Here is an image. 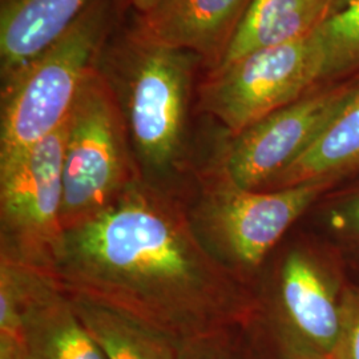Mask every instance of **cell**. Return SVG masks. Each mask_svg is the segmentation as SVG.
Wrapping results in <instances>:
<instances>
[{"label":"cell","mask_w":359,"mask_h":359,"mask_svg":"<svg viewBox=\"0 0 359 359\" xmlns=\"http://www.w3.org/2000/svg\"><path fill=\"white\" fill-rule=\"evenodd\" d=\"M338 218L345 228L359 233V197L353 200Z\"/></svg>","instance_id":"21"},{"label":"cell","mask_w":359,"mask_h":359,"mask_svg":"<svg viewBox=\"0 0 359 359\" xmlns=\"http://www.w3.org/2000/svg\"><path fill=\"white\" fill-rule=\"evenodd\" d=\"M96 68L115 93L142 179L165 188V181L188 163L203 59L139 36L126 19L107 41Z\"/></svg>","instance_id":"2"},{"label":"cell","mask_w":359,"mask_h":359,"mask_svg":"<svg viewBox=\"0 0 359 359\" xmlns=\"http://www.w3.org/2000/svg\"><path fill=\"white\" fill-rule=\"evenodd\" d=\"M163 1L164 0H128L129 8L135 10L136 13H148L158 4H161Z\"/></svg>","instance_id":"22"},{"label":"cell","mask_w":359,"mask_h":359,"mask_svg":"<svg viewBox=\"0 0 359 359\" xmlns=\"http://www.w3.org/2000/svg\"><path fill=\"white\" fill-rule=\"evenodd\" d=\"M322 52L321 83L359 75V0L332 13L316 31Z\"/></svg>","instance_id":"16"},{"label":"cell","mask_w":359,"mask_h":359,"mask_svg":"<svg viewBox=\"0 0 359 359\" xmlns=\"http://www.w3.org/2000/svg\"><path fill=\"white\" fill-rule=\"evenodd\" d=\"M278 299L285 359L306 355L334 359L344 329V313L304 253L294 250L285 258Z\"/></svg>","instance_id":"10"},{"label":"cell","mask_w":359,"mask_h":359,"mask_svg":"<svg viewBox=\"0 0 359 359\" xmlns=\"http://www.w3.org/2000/svg\"><path fill=\"white\" fill-rule=\"evenodd\" d=\"M128 0H97L47 48L0 80V165L60 128Z\"/></svg>","instance_id":"3"},{"label":"cell","mask_w":359,"mask_h":359,"mask_svg":"<svg viewBox=\"0 0 359 359\" xmlns=\"http://www.w3.org/2000/svg\"><path fill=\"white\" fill-rule=\"evenodd\" d=\"M140 177L115 93L95 67L68 117L62 205L65 231L102 212Z\"/></svg>","instance_id":"4"},{"label":"cell","mask_w":359,"mask_h":359,"mask_svg":"<svg viewBox=\"0 0 359 359\" xmlns=\"http://www.w3.org/2000/svg\"><path fill=\"white\" fill-rule=\"evenodd\" d=\"M189 216L197 237L218 262L255 269L327 182H308L270 192L246 191L218 172Z\"/></svg>","instance_id":"7"},{"label":"cell","mask_w":359,"mask_h":359,"mask_svg":"<svg viewBox=\"0 0 359 359\" xmlns=\"http://www.w3.org/2000/svg\"><path fill=\"white\" fill-rule=\"evenodd\" d=\"M321 74V47L314 32L203 71L196 109L236 136L322 84Z\"/></svg>","instance_id":"5"},{"label":"cell","mask_w":359,"mask_h":359,"mask_svg":"<svg viewBox=\"0 0 359 359\" xmlns=\"http://www.w3.org/2000/svg\"><path fill=\"white\" fill-rule=\"evenodd\" d=\"M25 269L22 342L26 359H108L51 277Z\"/></svg>","instance_id":"11"},{"label":"cell","mask_w":359,"mask_h":359,"mask_svg":"<svg viewBox=\"0 0 359 359\" xmlns=\"http://www.w3.org/2000/svg\"><path fill=\"white\" fill-rule=\"evenodd\" d=\"M297 359H332L326 358V357H321V355H306V357H301V358Z\"/></svg>","instance_id":"24"},{"label":"cell","mask_w":359,"mask_h":359,"mask_svg":"<svg viewBox=\"0 0 359 359\" xmlns=\"http://www.w3.org/2000/svg\"><path fill=\"white\" fill-rule=\"evenodd\" d=\"M253 0H164L154 10L133 13L128 26L161 46L193 52L204 71L219 67Z\"/></svg>","instance_id":"9"},{"label":"cell","mask_w":359,"mask_h":359,"mask_svg":"<svg viewBox=\"0 0 359 359\" xmlns=\"http://www.w3.org/2000/svg\"><path fill=\"white\" fill-rule=\"evenodd\" d=\"M334 359H359V309L344 313V329Z\"/></svg>","instance_id":"19"},{"label":"cell","mask_w":359,"mask_h":359,"mask_svg":"<svg viewBox=\"0 0 359 359\" xmlns=\"http://www.w3.org/2000/svg\"><path fill=\"white\" fill-rule=\"evenodd\" d=\"M359 168V87L341 112L293 164L268 185L271 191L332 182Z\"/></svg>","instance_id":"14"},{"label":"cell","mask_w":359,"mask_h":359,"mask_svg":"<svg viewBox=\"0 0 359 359\" xmlns=\"http://www.w3.org/2000/svg\"><path fill=\"white\" fill-rule=\"evenodd\" d=\"M97 0H0V80L60 38Z\"/></svg>","instance_id":"12"},{"label":"cell","mask_w":359,"mask_h":359,"mask_svg":"<svg viewBox=\"0 0 359 359\" xmlns=\"http://www.w3.org/2000/svg\"><path fill=\"white\" fill-rule=\"evenodd\" d=\"M350 1H353V0H333V6H332V13H330V15L337 13V11H339V10H342L344 7H346Z\"/></svg>","instance_id":"23"},{"label":"cell","mask_w":359,"mask_h":359,"mask_svg":"<svg viewBox=\"0 0 359 359\" xmlns=\"http://www.w3.org/2000/svg\"><path fill=\"white\" fill-rule=\"evenodd\" d=\"M69 298L107 358L180 359L179 339L120 310L83 297Z\"/></svg>","instance_id":"15"},{"label":"cell","mask_w":359,"mask_h":359,"mask_svg":"<svg viewBox=\"0 0 359 359\" xmlns=\"http://www.w3.org/2000/svg\"><path fill=\"white\" fill-rule=\"evenodd\" d=\"M332 6L333 0H253L219 67L257 50L308 38L330 16Z\"/></svg>","instance_id":"13"},{"label":"cell","mask_w":359,"mask_h":359,"mask_svg":"<svg viewBox=\"0 0 359 359\" xmlns=\"http://www.w3.org/2000/svg\"><path fill=\"white\" fill-rule=\"evenodd\" d=\"M358 87L359 75L322 83L241 133L226 135L219 173L241 189L268 188L320 137Z\"/></svg>","instance_id":"8"},{"label":"cell","mask_w":359,"mask_h":359,"mask_svg":"<svg viewBox=\"0 0 359 359\" xmlns=\"http://www.w3.org/2000/svg\"><path fill=\"white\" fill-rule=\"evenodd\" d=\"M65 124L0 165V259L50 277L63 241Z\"/></svg>","instance_id":"6"},{"label":"cell","mask_w":359,"mask_h":359,"mask_svg":"<svg viewBox=\"0 0 359 359\" xmlns=\"http://www.w3.org/2000/svg\"><path fill=\"white\" fill-rule=\"evenodd\" d=\"M25 269L0 259V333L22 339V301Z\"/></svg>","instance_id":"17"},{"label":"cell","mask_w":359,"mask_h":359,"mask_svg":"<svg viewBox=\"0 0 359 359\" xmlns=\"http://www.w3.org/2000/svg\"><path fill=\"white\" fill-rule=\"evenodd\" d=\"M0 359H26L22 339L0 333Z\"/></svg>","instance_id":"20"},{"label":"cell","mask_w":359,"mask_h":359,"mask_svg":"<svg viewBox=\"0 0 359 359\" xmlns=\"http://www.w3.org/2000/svg\"><path fill=\"white\" fill-rule=\"evenodd\" d=\"M50 277L67 294L120 310L185 341L226 329L246 302L189 212L147 180L65 231Z\"/></svg>","instance_id":"1"},{"label":"cell","mask_w":359,"mask_h":359,"mask_svg":"<svg viewBox=\"0 0 359 359\" xmlns=\"http://www.w3.org/2000/svg\"><path fill=\"white\" fill-rule=\"evenodd\" d=\"M229 327L180 341V359H231Z\"/></svg>","instance_id":"18"}]
</instances>
